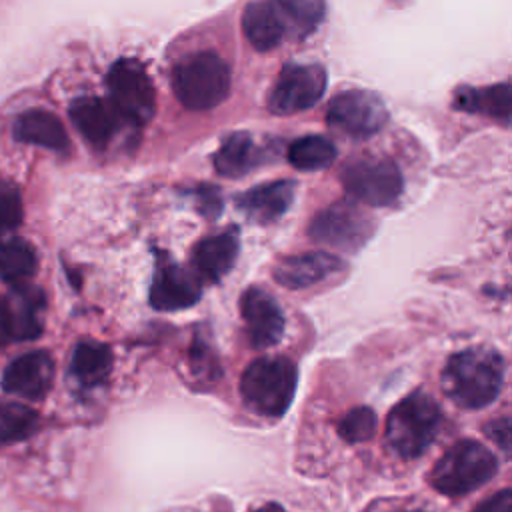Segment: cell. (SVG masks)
Returning <instances> with one entry per match:
<instances>
[{
  "instance_id": "cell-26",
  "label": "cell",
  "mask_w": 512,
  "mask_h": 512,
  "mask_svg": "<svg viewBox=\"0 0 512 512\" xmlns=\"http://www.w3.org/2000/svg\"><path fill=\"white\" fill-rule=\"evenodd\" d=\"M336 158V146L318 134H308L288 146V162L304 172L326 170Z\"/></svg>"
},
{
  "instance_id": "cell-3",
  "label": "cell",
  "mask_w": 512,
  "mask_h": 512,
  "mask_svg": "<svg viewBox=\"0 0 512 512\" xmlns=\"http://www.w3.org/2000/svg\"><path fill=\"white\" fill-rule=\"evenodd\" d=\"M296 384L298 370L292 360L284 356H264L244 370L240 396L252 412L278 418L292 404Z\"/></svg>"
},
{
  "instance_id": "cell-21",
  "label": "cell",
  "mask_w": 512,
  "mask_h": 512,
  "mask_svg": "<svg viewBox=\"0 0 512 512\" xmlns=\"http://www.w3.org/2000/svg\"><path fill=\"white\" fill-rule=\"evenodd\" d=\"M112 370V352L106 344L96 340H82L76 344L70 360V372L78 384L92 388L102 384Z\"/></svg>"
},
{
  "instance_id": "cell-18",
  "label": "cell",
  "mask_w": 512,
  "mask_h": 512,
  "mask_svg": "<svg viewBox=\"0 0 512 512\" xmlns=\"http://www.w3.org/2000/svg\"><path fill=\"white\" fill-rule=\"evenodd\" d=\"M294 198V182L278 180L266 182L262 186L250 188L248 192L236 196V206L250 218L260 224L280 218Z\"/></svg>"
},
{
  "instance_id": "cell-29",
  "label": "cell",
  "mask_w": 512,
  "mask_h": 512,
  "mask_svg": "<svg viewBox=\"0 0 512 512\" xmlns=\"http://www.w3.org/2000/svg\"><path fill=\"white\" fill-rule=\"evenodd\" d=\"M24 216L22 196L12 182L0 180V228L12 230L20 226Z\"/></svg>"
},
{
  "instance_id": "cell-15",
  "label": "cell",
  "mask_w": 512,
  "mask_h": 512,
  "mask_svg": "<svg viewBox=\"0 0 512 512\" xmlns=\"http://www.w3.org/2000/svg\"><path fill=\"white\" fill-rule=\"evenodd\" d=\"M8 334L12 340H34L42 334V314H44V294L40 288L30 284H16L10 296L4 300Z\"/></svg>"
},
{
  "instance_id": "cell-19",
  "label": "cell",
  "mask_w": 512,
  "mask_h": 512,
  "mask_svg": "<svg viewBox=\"0 0 512 512\" xmlns=\"http://www.w3.org/2000/svg\"><path fill=\"white\" fill-rule=\"evenodd\" d=\"M238 238L234 232H222L204 238L192 252V266L196 278L206 282H218L236 262Z\"/></svg>"
},
{
  "instance_id": "cell-12",
  "label": "cell",
  "mask_w": 512,
  "mask_h": 512,
  "mask_svg": "<svg viewBox=\"0 0 512 512\" xmlns=\"http://www.w3.org/2000/svg\"><path fill=\"white\" fill-rule=\"evenodd\" d=\"M200 300V282L172 260H158L150 286V304L162 312L190 308Z\"/></svg>"
},
{
  "instance_id": "cell-22",
  "label": "cell",
  "mask_w": 512,
  "mask_h": 512,
  "mask_svg": "<svg viewBox=\"0 0 512 512\" xmlns=\"http://www.w3.org/2000/svg\"><path fill=\"white\" fill-rule=\"evenodd\" d=\"M260 150L246 132H234L222 140L214 154V166L218 174L226 178H240L248 174L260 162Z\"/></svg>"
},
{
  "instance_id": "cell-27",
  "label": "cell",
  "mask_w": 512,
  "mask_h": 512,
  "mask_svg": "<svg viewBox=\"0 0 512 512\" xmlns=\"http://www.w3.org/2000/svg\"><path fill=\"white\" fill-rule=\"evenodd\" d=\"M280 16L298 30L300 36L310 34L326 14V0H272Z\"/></svg>"
},
{
  "instance_id": "cell-23",
  "label": "cell",
  "mask_w": 512,
  "mask_h": 512,
  "mask_svg": "<svg viewBox=\"0 0 512 512\" xmlns=\"http://www.w3.org/2000/svg\"><path fill=\"white\" fill-rule=\"evenodd\" d=\"M510 86L496 84L488 88H460L456 92V108L474 112V114H486L502 124H508L510 120Z\"/></svg>"
},
{
  "instance_id": "cell-24",
  "label": "cell",
  "mask_w": 512,
  "mask_h": 512,
  "mask_svg": "<svg viewBox=\"0 0 512 512\" xmlns=\"http://www.w3.org/2000/svg\"><path fill=\"white\" fill-rule=\"evenodd\" d=\"M38 266L36 250L22 238H10L0 244V278L6 282L24 284L34 276Z\"/></svg>"
},
{
  "instance_id": "cell-16",
  "label": "cell",
  "mask_w": 512,
  "mask_h": 512,
  "mask_svg": "<svg viewBox=\"0 0 512 512\" xmlns=\"http://www.w3.org/2000/svg\"><path fill=\"white\" fill-rule=\"evenodd\" d=\"M340 268L342 260L330 252H306L280 260L272 274L280 286L300 290L326 280Z\"/></svg>"
},
{
  "instance_id": "cell-1",
  "label": "cell",
  "mask_w": 512,
  "mask_h": 512,
  "mask_svg": "<svg viewBox=\"0 0 512 512\" xmlns=\"http://www.w3.org/2000/svg\"><path fill=\"white\" fill-rule=\"evenodd\" d=\"M504 358L492 348H468L448 358L442 370L444 394L460 408L492 404L504 384Z\"/></svg>"
},
{
  "instance_id": "cell-17",
  "label": "cell",
  "mask_w": 512,
  "mask_h": 512,
  "mask_svg": "<svg viewBox=\"0 0 512 512\" xmlns=\"http://www.w3.org/2000/svg\"><path fill=\"white\" fill-rule=\"evenodd\" d=\"M12 134L18 142L42 146L54 152H66L70 148V138L62 120L44 108L24 110L14 120Z\"/></svg>"
},
{
  "instance_id": "cell-32",
  "label": "cell",
  "mask_w": 512,
  "mask_h": 512,
  "mask_svg": "<svg viewBox=\"0 0 512 512\" xmlns=\"http://www.w3.org/2000/svg\"><path fill=\"white\" fill-rule=\"evenodd\" d=\"M10 338L8 334V318H6V306L4 300L0 298V346Z\"/></svg>"
},
{
  "instance_id": "cell-9",
  "label": "cell",
  "mask_w": 512,
  "mask_h": 512,
  "mask_svg": "<svg viewBox=\"0 0 512 512\" xmlns=\"http://www.w3.org/2000/svg\"><path fill=\"white\" fill-rule=\"evenodd\" d=\"M328 126L348 138H368L388 120L386 104L368 90H346L338 94L326 112Z\"/></svg>"
},
{
  "instance_id": "cell-8",
  "label": "cell",
  "mask_w": 512,
  "mask_h": 512,
  "mask_svg": "<svg viewBox=\"0 0 512 512\" xmlns=\"http://www.w3.org/2000/svg\"><path fill=\"white\" fill-rule=\"evenodd\" d=\"M374 232V220L354 202H336L322 212L310 224V238L322 246L354 252Z\"/></svg>"
},
{
  "instance_id": "cell-13",
  "label": "cell",
  "mask_w": 512,
  "mask_h": 512,
  "mask_svg": "<svg viewBox=\"0 0 512 512\" xmlns=\"http://www.w3.org/2000/svg\"><path fill=\"white\" fill-rule=\"evenodd\" d=\"M248 340L254 348H270L284 334V314L278 302L262 288H248L240 300Z\"/></svg>"
},
{
  "instance_id": "cell-2",
  "label": "cell",
  "mask_w": 512,
  "mask_h": 512,
  "mask_svg": "<svg viewBox=\"0 0 512 512\" xmlns=\"http://www.w3.org/2000/svg\"><path fill=\"white\" fill-rule=\"evenodd\" d=\"M442 424V410L438 402L424 394L414 392L398 402L386 418V442L404 460L422 456L436 440Z\"/></svg>"
},
{
  "instance_id": "cell-31",
  "label": "cell",
  "mask_w": 512,
  "mask_h": 512,
  "mask_svg": "<svg viewBox=\"0 0 512 512\" xmlns=\"http://www.w3.org/2000/svg\"><path fill=\"white\" fill-rule=\"evenodd\" d=\"M472 512H512V492L510 488H502L492 494L484 502H480Z\"/></svg>"
},
{
  "instance_id": "cell-30",
  "label": "cell",
  "mask_w": 512,
  "mask_h": 512,
  "mask_svg": "<svg viewBox=\"0 0 512 512\" xmlns=\"http://www.w3.org/2000/svg\"><path fill=\"white\" fill-rule=\"evenodd\" d=\"M484 432L490 440H494L500 450L504 452H510V434H512V428H510V418L508 416H500L492 422H488L484 426Z\"/></svg>"
},
{
  "instance_id": "cell-7",
  "label": "cell",
  "mask_w": 512,
  "mask_h": 512,
  "mask_svg": "<svg viewBox=\"0 0 512 512\" xmlns=\"http://www.w3.org/2000/svg\"><path fill=\"white\" fill-rule=\"evenodd\" d=\"M110 104L124 122L146 124L156 108L154 84L146 68L134 58H120L112 64L108 78Z\"/></svg>"
},
{
  "instance_id": "cell-5",
  "label": "cell",
  "mask_w": 512,
  "mask_h": 512,
  "mask_svg": "<svg viewBox=\"0 0 512 512\" xmlns=\"http://www.w3.org/2000/svg\"><path fill=\"white\" fill-rule=\"evenodd\" d=\"M498 472L496 456L476 440H458L452 444L430 472V486L444 496H464Z\"/></svg>"
},
{
  "instance_id": "cell-20",
  "label": "cell",
  "mask_w": 512,
  "mask_h": 512,
  "mask_svg": "<svg viewBox=\"0 0 512 512\" xmlns=\"http://www.w3.org/2000/svg\"><path fill=\"white\" fill-rule=\"evenodd\" d=\"M242 30L256 50L268 52L284 38L286 24L272 0H258L246 6L242 14Z\"/></svg>"
},
{
  "instance_id": "cell-6",
  "label": "cell",
  "mask_w": 512,
  "mask_h": 512,
  "mask_svg": "<svg viewBox=\"0 0 512 512\" xmlns=\"http://www.w3.org/2000/svg\"><path fill=\"white\" fill-rule=\"evenodd\" d=\"M346 192L366 206H392L402 194L400 168L386 156H362L348 162L342 170Z\"/></svg>"
},
{
  "instance_id": "cell-10",
  "label": "cell",
  "mask_w": 512,
  "mask_h": 512,
  "mask_svg": "<svg viewBox=\"0 0 512 512\" xmlns=\"http://www.w3.org/2000/svg\"><path fill=\"white\" fill-rule=\"evenodd\" d=\"M326 90V72L318 64H286L270 92L274 114H294L312 108Z\"/></svg>"
},
{
  "instance_id": "cell-28",
  "label": "cell",
  "mask_w": 512,
  "mask_h": 512,
  "mask_svg": "<svg viewBox=\"0 0 512 512\" xmlns=\"http://www.w3.org/2000/svg\"><path fill=\"white\" fill-rule=\"evenodd\" d=\"M376 414L368 406L352 408L340 422H338V434L346 442H364L374 436L376 432Z\"/></svg>"
},
{
  "instance_id": "cell-4",
  "label": "cell",
  "mask_w": 512,
  "mask_h": 512,
  "mask_svg": "<svg viewBox=\"0 0 512 512\" xmlns=\"http://www.w3.org/2000/svg\"><path fill=\"white\" fill-rule=\"evenodd\" d=\"M172 90L190 110H210L230 92V68L216 52H194L172 70Z\"/></svg>"
},
{
  "instance_id": "cell-33",
  "label": "cell",
  "mask_w": 512,
  "mask_h": 512,
  "mask_svg": "<svg viewBox=\"0 0 512 512\" xmlns=\"http://www.w3.org/2000/svg\"><path fill=\"white\" fill-rule=\"evenodd\" d=\"M254 512H284V508L278 506V504H264V506L256 508Z\"/></svg>"
},
{
  "instance_id": "cell-34",
  "label": "cell",
  "mask_w": 512,
  "mask_h": 512,
  "mask_svg": "<svg viewBox=\"0 0 512 512\" xmlns=\"http://www.w3.org/2000/svg\"><path fill=\"white\" fill-rule=\"evenodd\" d=\"M404 512H418V510H404Z\"/></svg>"
},
{
  "instance_id": "cell-14",
  "label": "cell",
  "mask_w": 512,
  "mask_h": 512,
  "mask_svg": "<svg viewBox=\"0 0 512 512\" xmlns=\"http://www.w3.org/2000/svg\"><path fill=\"white\" fill-rule=\"evenodd\" d=\"M70 118L76 130L94 148H104L124 122L108 100L96 96H84L72 102Z\"/></svg>"
},
{
  "instance_id": "cell-11",
  "label": "cell",
  "mask_w": 512,
  "mask_h": 512,
  "mask_svg": "<svg viewBox=\"0 0 512 512\" xmlns=\"http://www.w3.org/2000/svg\"><path fill=\"white\" fill-rule=\"evenodd\" d=\"M54 382V360L46 350L26 352L14 358L4 374L2 388L18 398L42 400Z\"/></svg>"
},
{
  "instance_id": "cell-25",
  "label": "cell",
  "mask_w": 512,
  "mask_h": 512,
  "mask_svg": "<svg viewBox=\"0 0 512 512\" xmlns=\"http://www.w3.org/2000/svg\"><path fill=\"white\" fill-rule=\"evenodd\" d=\"M40 424L36 410L22 402L0 400V448L30 438Z\"/></svg>"
}]
</instances>
